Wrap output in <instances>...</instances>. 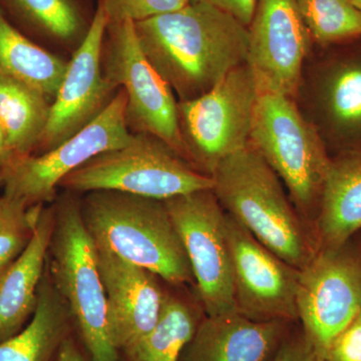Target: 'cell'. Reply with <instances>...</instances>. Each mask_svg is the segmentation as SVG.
<instances>
[{"label": "cell", "instance_id": "cell-1", "mask_svg": "<svg viewBox=\"0 0 361 361\" xmlns=\"http://www.w3.org/2000/svg\"><path fill=\"white\" fill-rule=\"evenodd\" d=\"M142 51L179 102L203 96L246 63L249 30L203 2L134 23Z\"/></svg>", "mask_w": 361, "mask_h": 361}, {"label": "cell", "instance_id": "cell-2", "mask_svg": "<svg viewBox=\"0 0 361 361\" xmlns=\"http://www.w3.org/2000/svg\"><path fill=\"white\" fill-rule=\"evenodd\" d=\"M80 211L97 246L169 283L194 281L186 250L164 200L99 190L87 193Z\"/></svg>", "mask_w": 361, "mask_h": 361}, {"label": "cell", "instance_id": "cell-3", "mask_svg": "<svg viewBox=\"0 0 361 361\" xmlns=\"http://www.w3.org/2000/svg\"><path fill=\"white\" fill-rule=\"evenodd\" d=\"M213 192L266 248L301 270L317 252L310 233L285 194L281 180L250 146L224 159L212 174Z\"/></svg>", "mask_w": 361, "mask_h": 361}, {"label": "cell", "instance_id": "cell-4", "mask_svg": "<svg viewBox=\"0 0 361 361\" xmlns=\"http://www.w3.org/2000/svg\"><path fill=\"white\" fill-rule=\"evenodd\" d=\"M47 270L66 301L90 361H121L111 339L108 301L97 247L85 228L80 202L63 197L54 206Z\"/></svg>", "mask_w": 361, "mask_h": 361}, {"label": "cell", "instance_id": "cell-5", "mask_svg": "<svg viewBox=\"0 0 361 361\" xmlns=\"http://www.w3.org/2000/svg\"><path fill=\"white\" fill-rule=\"evenodd\" d=\"M249 146L284 183L297 208L315 222L331 156L291 97L259 92Z\"/></svg>", "mask_w": 361, "mask_h": 361}, {"label": "cell", "instance_id": "cell-6", "mask_svg": "<svg viewBox=\"0 0 361 361\" xmlns=\"http://www.w3.org/2000/svg\"><path fill=\"white\" fill-rule=\"evenodd\" d=\"M59 187L78 193L111 190L167 200L213 189V180L156 135L134 134L129 144L94 157L66 176Z\"/></svg>", "mask_w": 361, "mask_h": 361}, {"label": "cell", "instance_id": "cell-7", "mask_svg": "<svg viewBox=\"0 0 361 361\" xmlns=\"http://www.w3.org/2000/svg\"><path fill=\"white\" fill-rule=\"evenodd\" d=\"M258 97L244 63L203 96L178 102L180 134L194 168L210 176L224 159L249 146Z\"/></svg>", "mask_w": 361, "mask_h": 361}, {"label": "cell", "instance_id": "cell-8", "mask_svg": "<svg viewBox=\"0 0 361 361\" xmlns=\"http://www.w3.org/2000/svg\"><path fill=\"white\" fill-rule=\"evenodd\" d=\"M103 73L115 89L125 90L126 123L130 132L156 135L189 161L174 92L142 51L134 21L108 23Z\"/></svg>", "mask_w": 361, "mask_h": 361}, {"label": "cell", "instance_id": "cell-9", "mask_svg": "<svg viewBox=\"0 0 361 361\" xmlns=\"http://www.w3.org/2000/svg\"><path fill=\"white\" fill-rule=\"evenodd\" d=\"M126 104L125 90H118L104 111L77 134L39 156L11 161L0 170L4 194L28 207L54 200L56 188L66 176L99 154L132 141L134 134L126 123Z\"/></svg>", "mask_w": 361, "mask_h": 361}, {"label": "cell", "instance_id": "cell-10", "mask_svg": "<svg viewBox=\"0 0 361 361\" xmlns=\"http://www.w3.org/2000/svg\"><path fill=\"white\" fill-rule=\"evenodd\" d=\"M186 250L207 316L239 312L225 211L212 189L164 200Z\"/></svg>", "mask_w": 361, "mask_h": 361}, {"label": "cell", "instance_id": "cell-11", "mask_svg": "<svg viewBox=\"0 0 361 361\" xmlns=\"http://www.w3.org/2000/svg\"><path fill=\"white\" fill-rule=\"evenodd\" d=\"M360 310V247L351 239L336 248L318 249L300 270L297 311L304 334L323 357Z\"/></svg>", "mask_w": 361, "mask_h": 361}, {"label": "cell", "instance_id": "cell-12", "mask_svg": "<svg viewBox=\"0 0 361 361\" xmlns=\"http://www.w3.org/2000/svg\"><path fill=\"white\" fill-rule=\"evenodd\" d=\"M310 75V122L334 157L361 151V37L323 47Z\"/></svg>", "mask_w": 361, "mask_h": 361}, {"label": "cell", "instance_id": "cell-13", "mask_svg": "<svg viewBox=\"0 0 361 361\" xmlns=\"http://www.w3.org/2000/svg\"><path fill=\"white\" fill-rule=\"evenodd\" d=\"M225 220L239 313L257 322L298 319L300 270L277 257L229 214Z\"/></svg>", "mask_w": 361, "mask_h": 361}, {"label": "cell", "instance_id": "cell-14", "mask_svg": "<svg viewBox=\"0 0 361 361\" xmlns=\"http://www.w3.org/2000/svg\"><path fill=\"white\" fill-rule=\"evenodd\" d=\"M248 30L246 63L259 92L293 97L312 42L297 0H257Z\"/></svg>", "mask_w": 361, "mask_h": 361}, {"label": "cell", "instance_id": "cell-15", "mask_svg": "<svg viewBox=\"0 0 361 361\" xmlns=\"http://www.w3.org/2000/svg\"><path fill=\"white\" fill-rule=\"evenodd\" d=\"M108 16L97 4L89 30L73 51L61 87L51 104L39 145L42 153L54 149L97 118L115 97L104 77L103 49Z\"/></svg>", "mask_w": 361, "mask_h": 361}, {"label": "cell", "instance_id": "cell-16", "mask_svg": "<svg viewBox=\"0 0 361 361\" xmlns=\"http://www.w3.org/2000/svg\"><path fill=\"white\" fill-rule=\"evenodd\" d=\"M96 247L111 339L116 348L125 353L156 326L168 294L151 271Z\"/></svg>", "mask_w": 361, "mask_h": 361}, {"label": "cell", "instance_id": "cell-17", "mask_svg": "<svg viewBox=\"0 0 361 361\" xmlns=\"http://www.w3.org/2000/svg\"><path fill=\"white\" fill-rule=\"evenodd\" d=\"M286 330V322H257L239 312L207 316L183 348L179 361H267L287 336Z\"/></svg>", "mask_w": 361, "mask_h": 361}, {"label": "cell", "instance_id": "cell-18", "mask_svg": "<svg viewBox=\"0 0 361 361\" xmlns=\"http://www.w3.org/2000/svg\"><path fill=\"white\" fill-rule=\"evenodd\" d=\"M54 227V207H42L27 246L0 271V342L20 332L35 313Z\"/></svg>", "mask_w": 361, "mask_h": 361}, {"label": "cell", "instance_id": "cell-19", "mask_svg": "<svg viewBox=\"0 0 361 361\" xmlns=\"http://www.w3.org/2000/svg\"><path fill=\"white\" fill-rule=\"evenodd\" d=\"M314 224L318 249L344 245L361 231V151L331 157Z\"/></svg>", "mask_w": 361, "mask_h": 361}, {"label": "cell", "instance_id": "cell-20", "mask_svg": "<svg viewBox=\"0 0 361 361\" xmlns=\"http://www.w3.org/2000/svg\"><path fill=\"white\" fill-rule=\"evenodd\" d=\"M71 314L45 270L37 308L20 332L0 342V361H51L68 338Z\"/></svg>", "mask_w": 361, "mask_h": 361}, {"label": "cell", "instance_id": "cell-21", "mask_svg": "<svg viewBox=\"0 0 361 361\" xmlns=\"http://www.w3.org/2000/svg\"><path fill=\"white\" fill-rule=\"evenodd\" d=\"M68 66L25 37L0 8V75L39 90L52 103Z\"/></svg>", "mask_w": 361, "mask_h": 361}, {"label": "cell", "instance_id": "cell-22", "mask_svg": "<svg viewBox=\"0 0 361 361\" xmlns=\"http://www.w3.org/2000/svg\"><path fill=\"white\" fill-rule=\"evenodd\" d=\"M51 102L30 85L0 75V123L14 160L39 148Z\"/></svg>", "mask_w": 361, "mask_h": 361}, {"label": "cell", "instance_id": "cell-23", "mask_svg": "<svg viewBox=\"0 0 361 361\" xmlns=\"http://www.w3.org/2000/svg\"><path fill=\"white\" fill-rule=\"evenodd\" d=\"M0 8L37 37L68 49L85 39L94 13L80 0H0Z\"/></svg>", "mask_w": 361, "mask_h": 361}, {"label": "cell", "instance_id": "cell-24", "mask_svg": "<svg viewBox=\"0 0 361 361\" xmlns=\"http://www.w3.org/2000/svg\"><path fill=\"white\" fill-rule=\"evenodd\" d=\"M199 316L184 301L167 295L154 329L125 351L129 361H179L198 326Z\"/></svg>", "mask_w": 361, "mask_h": 361}, {"label": "cell", "instance_id": "cell-25", "mask_svg": "<svg viewBox=\"0 0 361 361\" xmlns=\"http://www.w3.org/2000/svg\"><path fill=\"white\" fill-rule=\"evenodd\" d=\"M306 27L322 47L361 37V11L353 0H297Z\"/></svg>", "mask_w": 361, "mask_h": 361}, {"label": "cell", "instance_id": "cell-26", "mask_svg": "<svg viewBox=\"0 0 361 361\" xmlns=\"http://www.w3.org/2000/svg\"><path fill=\"white\" fill-rule=\"evenodd\" d=\"M0 194V271L20 255L32 239L42 207Z\"/></svg>", "mask_w": 361, "mask_h": 361}, {"label": "cell", "instance_id": "cell-27", "mask_svg": "<svg viewBox=\"0 0 361 361\" xmlns=\"http://www.w3.org/2000/svg\"><path fill=\"white\" fill-rule=\"evenodd\" d=\"M108 16L109 23L148 20L160 14L179 11L189 0H97Z\"/></svg>", "mask_w": 361, "mask_h": 361}, {"label": "cell", "instance_id": "cell-28", "mask_svg": "<svg viewBox=\"0 0 361 361\" xmlns=\"http://www.w3.org/2000/svg\"><path fill=\"white\" fill-rule=\"evenodd\" d=\"M325 361H361V310L331 342Z\"/></svg>", "mask_w": 361, "mask_h": 361}, {"label": "cell", "instance_id": "cell-29", "mask_svg": "<svg viewBox=\"0 0 361 361\" xmlns=\"http://www.w3.org/2000/svg\"><path fill=\"white\" fill-rule=\"evenodd\" d=\"M271 361H325L304 332L285 336Z\"/></svg>", "mask_w": 361, "mask_h": 361}, {"label": "cell", "instance_id": "cell-30", "mask_svg": "<svg viewBox=\"0 0 361 361\" xmlns=\"http://www.w3.org/2000/svg\"><path fill=\"white\" fill-rule=\"evenodd\" d=\"M189 2L191 4L203 2V4L217 7L221 11L231 14L247 27H249L253 20L254 13L257 6V0H189Z\"/></svg>", "mask_w": 361, "mask_h": 361}, {"label": "cell", "instance_id": "cell-31", "mask_svg": "<svg viewBox=\"0 0 361 361\" xmlns=\"http://www.w3.org/2000/svg\"><path fill=\"white\" fill-rule=\"evenodd\" d=\"M56 361H87L75 342L66 338L59 349Z\"/></svg>", "mask_w": 361, "mask_h": 361}, {"label": "cell", "instance_id": "cell-32", "mask_svg": "<svg viewBox=\"0 0 361 361\" xmlns=\"http://www.w3.org/2000/svg\"><path fill=\"white\" fill-rule=\"evenodd\" d=\"M14 160L13 152L9 148L8 141L4 127L0 123V170Z\"/></svg>", "mask_w": 361, "mask_h": 361}, {"label": "cell", "instance_id": "cell-33", "mask_svg": "<svg viewBox=\"0 0 361 361\" xmlns=\"http://www.w3.org/2000/svg\"><path fill=\"white\" fill-rule=\"evenodd\" d=\"M353 2L355 4V6L361 11V0H353Z\"/></svg>", "mask_w": 361, "mask_h": 361}]
</instances>
